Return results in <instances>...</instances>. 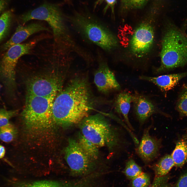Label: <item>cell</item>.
<instances>
[{
	"instance_id": "obj_6",
	"label": "cell",
	"mask_w": 187,
	"mask_h": 187,
	"mask_svg": "<svg viewBox=\"0 0 187 187\" xmlns=\"http://www.w3.org/2000/svg\"><path fill=\"white\" fill-rule=\"evenodd\" d=\"M55 97H43L28 94L22 116L26 126L33 130H42L51 127L54 122L52 113Z\"/></svg>"
},
{
	"instance_id": "obj_5",
	"label": "cell",
	"mask_w": 187,
	"mask_h": 187,
	"mask_svg": "<svg viewBox=\"0 0 187 187\" xmlns=\"http://www.w3.org/2000/svg\"><path fill=\"white\" fill-rule=\"evenodd\" d=\"M79 124L81 134L98 148L105 146L110 151L118 145L117 132L101 114L89 115Z\"/></svg>"
},
{
	"instance_id": "obj_2",
	"label": "cell",
	"mask_w": 187,
	"mask_h": 187,
	"mask_svg": "<svg viewBox=\"0 0 187 187\" xmlns=\"http://www.w3.org/2000/svg\"><path fill=\"white\" fill-rule=\"evenodd\" d=\"M66 17L59 5L47 2L27 11L20 17L23 24L32 19L46 21L52 30L56 45L60 50L79 54L82 47L77 43L71 35L66 23Z\"/></svg>"
},
{
	"instance_id": "obj_13",
	"label": "cell",
	"mask_w": 187,
	"mask_h": 187,
	"mask_svg": "<svg viewBox=\"0 0 187 187\" xmlns=\"http://www.w3.org/2000/svg\"><path fill=\"white\" fill-rule=\"evenodd\" d=\"M150 129L149 127L144 131L138 150L139 155L146 162L151 161L156 158L161 146L160 140L150 135Z\"/></svg>"
},
{
	"instance_id": "obj_9",
	"label": "cell",
	"mask_w": 187,
	"mask_h": 187,
	"mask_svg": "<svg viewBox=\"0 0 187 187\" xmlns=\"http://www.w3.org/2000/svg\"><path fill=\"white\" fill-rule=\"evenodd\" d=\"M150 20H146L137 28L131 38L130 48L131 53L137 57L147 54L153 45L154 31Z\"/></svg>"
},
{
	"instance_id": "obj_27",
	"label": "cell",
	"mask_w": 187,
	"mask_h": 187,
	"mask_svg": "<svg viewBox=\"0 0 187 187\" xmlns=\"http://www.w3.org/2000/svg\"><path fill=\"white\" fill-rule=\"evenodd\" d=\"M16 110H7L0 108V127L5 126L11 123L10 119L17 114Z\"/></svg>"
},
{
	"instance_id": "obj_29",
	"label": "cell",
	"mask_w": 187,
	"mask_h": 187,
	"mask_svg": "<svg viewBox=\"0 0 187 187\" xmlns=\"http://www.w3.org/2000/svg\"><path fill=\"white\" fill-rule=\"evenodd\" d=\"M104 1L106 3V5L103 10L104 14H105L108 9L110 8H111V11L112 17L114 18L115 17L114 7L117 3V0H98L95 2L94 6L96 8L97 5L101 3Z\"/></svg>"
},
{
	"instance_id": "obj_12",
	"label": "cell",
	"mask_w": 187,
	"mask_h": 187,
	"mask_svg": "<svg viewBox=\"0 0 187 187\" xmlns=\"http://www.w3.org/2000/svg\"><path fill=\"white\" fill-rule=\"evenodd\" d=\"M134 110L141 123H144L151 115L163 113L151 100L145 96L136 94L132 95Z\"/></svg>"
},
{
	"instance_id": "obj_8",
	"label": "cell",
	"mask_w": 187,
	"mask_h": 187,
	"mask_svg": "<svg viewBox=\"0 0 187 187\" xmlns=\"http://www.w3.org/2000/svg\"><path fill=\"white\" fill-rule=\"evenodd\" d=\"M65 157L72 173L76 176L87 175L95 169V162L83 152L77 141L70 138L65 150Z\"/></svg>"
},
{
	"instance_id": "obj_31",
	"label": "cell",
	"mask_w": 187,
	"mask_h": 187,
	"mask_svg": "<svg viewBox=\"0 0 187 187\" xmlns=\"http://www.w3.org/2000/svg\"><path fill=\"white\" fill-rule=\"evenodd\" d=\"M5 152V150L4 147L2 145H0V158L4 157Z\"/></svg>"
},
{
	"instance_id": "obj_18",
	"label": "cell",
	"mask_w": 187,
	"mask_h": 187,
	"mask_svg": "<svg viewBox=\"0 0 187 187\" xmlns=\"http://www.w3.org/2000/svg\"><path fill=\"white\" fill-rule=\"evenodd\" d=\"M171 156L176 167H181L187 163V134L177 140Z\"/></svg>"
},
{
	"instance_id": "obj_14",
	"label": "cell",
	"mask_w": 187,
	"mask_h": 187,
	"mask_svg": "<svg viewBox=\"0 0 187 187\" xmlns=\"http://www.w3.org/2000/svg\"><path fill=\"white\" fill-rule=\"evenodd\" d=\"M43 31L49 30L41 23H33L26 25H19L10 39L3 46L4 50L8 49L12 46L19 44L31 35Z\"/></svg>"
},
{
	"instance_id": "obj_23",
	"label": "cell",
	"mask_w": 187,
	"mask_h": 187,
	"mask_svg": "<svg viewBox=\"0 0 187 187\" xmlns=\"http://www.w3.org/2000/svg\"><path fill=\"white\" fill-rule=\"evenodd\" d=\"M17 133L16 129L11 123L0 127V139L5 142H10L14 139Z\"/></svg>"
},
{
	"instance_id": "obj_11",
	"label": "cell",
	"mask_w": 187,
	"mask_h": 187,
	"mask_svg": "<svg viewBox=\"0 0 187 187\" xmlns=\"http://www.w3.org/2000/svg\"><path fill=\"white\" fill-rule=\"evenodd\" d=\"M98 68L94 74V82L100 92L106 93L120 89V86L113 73L108 66L106 58L102 53L97 52Z\"/></svg>"
},
{
	"instance_id": "obj_34",
	"label": "cell",
	"mask_w": 187,
	"mask_h": 187,
	"mask_svg": "<svg viewBox=\"0 0 187 187\" xmlns=\"http://www.w3.org/2000/svg\"><path fill=\"white\" fill-rule=\"evenodd\" d=\"M1 85L0 84V89L1 88ZM1 99V98L0 97V99Z\"/></svg>"
},
{
	"instance_id": "obj_16",
	"label": "cell",
	"mask_w": 187,
	"mask_h": 187,
	"mask_svg": "<svg viewBox=\"0 0 187 187\" xmlns=\"http://www.w3.org/2000/svg\"><path fill=\"white\" fill-rule=\"evenodd\" d=\"M187 76L186 72L157 77L142 76L139 77V78L151 82L158 87L162 91H166L172 89L181 80Z\"/></svg>"
},
{
	"instance_id": "obj_33",
	"label": "cell",
	"mask_w": 187,
	"mask_h": 187,
	"mask_svg": "<svg viewBox=\"0 0 187 187\" xmlns=\"http://www.w3.org/2000/svg\"><path fill=\"white\" fill-rule=\"evenodd\" d=\"M66 0L69 3L71 1V0Z\"/></svg>"
},
{
	"instance_id": "obj_20",
	"label": "cell",
	"mask_w": 187,
	"mask_h": 187,
	"mask_svg": "<svg viewBox=\"0 0 187 187\" xmlns=\"http://www.w3.org/2000/svg\"><path fill=\"white\" fill-rule=\"evenodd\" d=\"M174 166H175V163L171 155H166L162 158L153 166L156 177L167 175Z\"/></svg>"
},
{
	"instance_id": "obj_25",
	"label": "cell",
	"mask_w": 187,
	"mask_h": 187,
	"mask_svg": "<svg viewBox=\"0 0 187 187\" xmlns=\"http://www.w3.org/2000/svg\"><path fill=\"white\" fill-rule=\"evenodd\" d=\"M11 18L12 14L9 11L4 12L0 16V41L8 33Z\"/></svg>"
},
{
	"instance_id": "obj_4",
	"label": "cell",
	"mask_w": 187,
	"mask_h": 187,
	"mask_svg": "<svg viewBox=\"0 0 187 187\" xmlns=\"http://www.w3.org/2000/svg\"><path fill=\"white\" fill-rule=\"evenodd\" d=\"M168 23L162 38L161 64L157 73L187 64V35L172 23Z\"/></svg>"
},
{
	"instance_id": "obj_28",
	"label": "cell",
	"mask_w": 187,
	"mask_h": 187,
	"mask_svg": "<svg viewBox=\"0 0 187 187\" xmlns=\"http://www.w3.org/2000/svg\"><path fill=\"white\" fill-rule=\"evenodd\" d=\"M170 178V176L167 175L156 177L149 187H173V185L169 182Z\"/></svg>"
},
{
	"instance_id": "obj_21",
	"label": "cell",
	"mask_w": 187,
	"mask_h": 187,
	"mask_svg": "<svg viewBox=\"0 0 187 187\" xmlns=\"http://www.w3.org/2000/svg\"><path fill=\"white\" fill-rule=\"evenodd\" d=\"M149 0H121L120 13L123 14L134 10L141 9L147 4Z\"/></svg>"
},
{
	"instance_id": "obj_24",
	"label": "cell",
	"mask_w": 187,
	"mask_h": 187,
	"mask_svg": "<svg viewBox=\"0 0 187 187\" xmlns=\"http://www.w3.org/2000/svg\"><path fill=\"white\" fill-rule=\"evenodd\" d=\"M123 172L126 177L132 179L141 174L143 172L141 168L133 160L130 159L126 163Z\"/></svg>"
},
{
	"instance_id": "obj_35",
	"label": "cell",
	"mask_w": 187,
	"mask_h": 187,
	"mask_svg": "<svg viewBox=\"0 0 187 187\" xmlns=\"http://www.w3.org/2000/svg\"><path fill=\"white\" fill-rule=\"evenodd\" d=\"M186 130H187V127L186 128Z\"/></svg>"
},
{
	"instance_id": "obj_22",
	"label": "cell",
	"mask_w": 187,
	"mask_h": 187,
	"mask_svg": "<svg viewBox=\"0 0 187 187\" xmlns=\"http://www.w3.org/2000/svg\"><path fill=\"white\" fill-rule=\"evenodd\" d=\"M176 106L180 116L187 117V84L183 86L179 94Z\"/></svg>"
},
{
	"instance_id": "obj_15",
	"label": "cell",
	"mask_w": 187,
	"mask_h": 187,
	"mask_svg": "<svg viewBox=\"0 0 187 187\" xmlns=\"http://www.w3.org/2000/svg\"><path fill=\"white\" fill-rule=\"evenodd\" d=\"M12 187H94L88 178L73 182L41 181L31 182H18Z\"/></svg>"
},
{
	"instance_id": "obj_10",
	"label": "cell",
	"mask_w": 187,
	"mask_h": 187,
	"mask_svg": "<svg viewBox=\"0 0 187 187\" xmlns=\"http://www.w3.org/2000/svg\"><path fill=\"white\" fill-rule=\"evenodd\" d=\"M57 77L45 75L31 78L27 83V94L48 98L56 97L61 87V81Z\"/></svg>"
},
{
	"instance_id": "obj_3",
	"label": "cell",
	"mask_w": 187,
	"mask_h": 187,
	"mask_svg": "<svg viewBox=\"0 0 187 187\" xmlns=\"http://www.w3.org/2000/svg\"><path fill=\"white\" fill-rule=\"evenodd\" d=\"M66 18L75 30L87 42L110 54L118 47L117 39L112 32L87 9L75 10Z\"/></svg>"
},
{
	"instance_id": "obj_32",
	"label": "cell",
	"mask_w": 187,
	"mask_h": 187,
	"mask_svg": "<svg viewBox=\"0 0 187 187\" xmlns=\"http://www.w3.org/2000/svg\"><path fill=\"white\" fill-rule=\"evenodd\" d=\"M6 3L4 0H0V12L5 8Z\"/></svg>"
},
{
	"instance_id": "obj_30",
	"label": "cell",
	"mask_w": 187,
	"mask_h": 187,
	"mask_svg": "<svg viewBox=\"0 0 187 187\" xmlns=\"http://www.w3.org/2000/svg\"><path fill=\"white\" fill-rule=\"evenodd\" d=\"M175 187H187V169L181 175Z\"/></svg>"
},
{
	"instance_id": "obj_7",
	"label": "cell",
	"mask_w": 187,
	"mask_h": 187,
	"mask_svg": "<svg viewBox=\"0 0 187 187\" xmlns=\"http://www.w3.org/2000/svg\"><path fill=\"white\" fill-rule=\"evenodd\" d=\"M40 39L14 45L8 49L0 62V79L9 95L12 94L15 85V70L19 58L28 54Z\"/></svg>"
},
{
	"instance_id": "obj_17",
	"label": "cell",
	"mask_w": 187,
	"mask_h": 187,
	"mask_svg": "<svg viewBox=\"0 0 187 187\" xmlns=\"http://www.w3.org/2000/svg\"><path fill=\"white\" fill-rule=\"evenodd\" d=\"M132 101V95L128 92H123L117 96L115 101V106L116 111L123 115L128 125L133 130L128 117Z\"/></svg>"
},
{
	"instance_id": "obj_26",
	"label": "cell",
	"mask_w": 187,
	"mask_h": 187,
	"mask_svg": "<svg viewBox=\"0 0 187 187\" xmlns=\"http://www.w3.org/2000/svg\"><path fill=\"white\" fill-rule=\"evenodd\" d=\"M150 184V178L147 173L142 172L132 179V187H148Z\"/></svg>"
},
{
	"instance_id": "obj_1",
	"label": "cell",
	"mask_w": 187,
	"mask_h": 187,
	"mask_svg": "<svg viewBox=\"0 0 187 187\" xmlns=\"http://www.w3.org/2000/svg\"><path fill=\"white\" fill-rule=\"evenodd\" d=\"M93 102L87 80L76 77L54 100L52 113L54 123L66 127L79 124L89 116Z\"/></svg>"
},
{
	"instance_id": "obj_19",
	"label": "cell",
	"mask_w": 187,
	"mask_h": 187,
	"mask_svg": "<svg viewBox=\"0 0 187 187\" xmlns=\"http://www.w3.org/2000/svg\"><path fill=\"white\" fill-rule=\"evenodd\" d=\"M78 143L84 153L91 159L95 161L98 159V148L84 137L81 133L79 135Z\"/></svg>"
}]
</instances>
